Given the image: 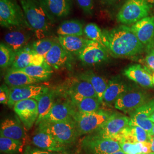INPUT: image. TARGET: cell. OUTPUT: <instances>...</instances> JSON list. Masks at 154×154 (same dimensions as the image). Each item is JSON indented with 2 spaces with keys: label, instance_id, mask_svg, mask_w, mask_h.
I'll return each instance as SVG.
<instances>
[{
  "label": "cell",
  "instance_id": "cell-1",
  "mask_svg": "<svg viewBox=\"0 0 154 154\" xmlns=\"http://www.w3.org/2000/svg\"><path fill=\"white\" fill-rule=\"evenodd\" d=\"M103 35L104 45L114 57H132L142 54L146 50L131 28L126 25L104 30Z\"/></svg>",
  "mask_w": 154,
  "mask_h": 154
},
{
  "label": "cell",
  "instance_id": "cell-2",
  "mask_svg": "<svg viewBox=\"0 0 154 154\" xmlns=\"http://www.w3.org/2000/svg\"><path fill=\"white\" fill-rule=\"evenodd\" d=\"M26 23L39 39L44 38L49 31L52 17L45 9L39 1L20 0Z\"/></svg>",
  "mask_w": 154,
  "mask_h": 154
},
{
  "label": "cell",
  "instance_id": "cell-3",
  "mask_svg": "<svg viewBox=\"0 0 154 154\" xmlns=\"http://www.w3.org/2000/svg\"><path fill=\"white\" fill-rule=\"evenodd\" d=\"M38 130L47 132L60 143L67 146L74 143L79 136L74 120L60 122H41Z\"/></svg>",
  "mask_w": 154,
  "mask_h": 154
},
{
  "label": "cell",
  "instance_id": "cell-4",
  "mask_svg": "<svg viewBox=\"0 0 154 154\" xmlns=\"http://www.w3.org/2000/svg\"><path fill=\"white\" fill-rule=\"evenodd\" d=\"M151 8L149 0H127L117 14V20L125 25L134 24L147 17Z\"/></svg>",
  "mask_w": 154,
  "mask_h": 154
},
{
  "label": "cell",
  "instance_id": "cell-5",
  "mask_svg": "<svg viewBox=\"0 0 154 154\" xmlns=\"http://www.w3.org/2000/svg\"><path fill=\"white\" fill-rule=\"evenodd\" d=\"M114 113L100 110L91 113H80L76 111L73 116V119L79 136L93 134Z\"/></svg>",
  "mask_w": 154,
  "mask_h": 154
},
{
  "label": "cell",
  "instance_id": "cell-6",
  "mask_svg": "<svg viewBox=\"0 0 154 154\" xmlns=\"http://www.w3.org/2000/svg\"><path fill=\"white\" fill-rule=\"evenodd\" d=\"M82 147L86 154H112L122 150L118 141L92 134L83 139Z\"/></svg>",
  "mask_w": 154,
  "mask_h": 154
},
{
  "label": "cell",
  "instance_id": "cell-7",
  "mask_svg": "<svg viewBox=\"0 0 154 154\" xmlns=\"http://www.w3.org/2000/svg\"><path fill=\"white\" fill-rule=\"evenodd\" d=\"M25 22L23 11L16 0H0V24L2 27L18 26Z\"/></svg>",
  "mask_w": 154,
  "mask_h": 154
},
{
  "label": "cell",
  "instance_id": "cell-8",
  "mask_svg": "<svg viewBox=\"0 0 154 154\" xmlns=\"http://www.w3.org/2000/svg\"><path fill=\"white\" fill-rule=\"evenodd\" d=\"M130 119L126 116L114 114L107 121L91 134L100 138L116 140L122 131L130 125Z\"/></svg>",
  "mask_w": 154,
  "mask_h": 154
},
{
  "label": "cell",
  "instance_id": "cell-9",
  "mask_svg": "<svg viewBox=\"0 0 154 154\" xmlns=\"http://www.w3.org/2000/svg\"><path fill=\"white\" fill-rule=\"evenodd\" d=\"M13 109L26 130H30L37 121L38 109L36 99L20 101L13 106Z\"/></svg>",
  "mask_w": 154,
  "mask_h": 154
},
{
  "label": "cell",
  "instance_id": "cell-10",
  "mask_svg": "<svg viewBox=\"0 0 154 154\" xmlns=\"http://www.w3.org/2000/svg\"><path fill=\"white\" fill-rule=\"evenodd\" d=\"M49 88L44 86L30 85L9 88V96L8 105L13 107L16 103L23 100L35 99L37 100Z\"/></svg>",
  "mask_w": 154,
  "mask_h": 154
},
{
  "label": "cell",
  "instance_id": "cell-11",
  "mask_svg": "<svg viewBox=\"0 0 154 154\" xmlns=\"http://www.w3.org/2000/svg\"><path fill=\"white\" fill-rule=\"evenodd\" d=\"M149 100L148 94L143 91H129L116 100L114 107L118 110L131 114Z\"/></svg>",
  "mask_w": 154,
  "mask_h": 154
},
{
  "label": "cell",
  "instance_id": "cell-12",
  "mask_svg": "<svg viewBox=\"0 0 154 154\" xmlns=\"http://www.w3.org/2000/svg\"><path fill=\"white\" fill-rule=\"evenodd\" d=\"M131 29L148 52L154 47V17H146L133 24Z\"/></svg>",
  "mask_w": 154,
  "mask_h": 154
},
{
  "label": "cell",
  "instance_id": "cell-13",
  "mask_svg": "<svg viewBox=\"0 0 154 154\" xmlns=\"http://www.w3.org/2000/svg\"><path fill=\"white\" fill-rule=\"evenodd\" d=\"M109 51L104 46L92 41L78 54L85 65H94L107 60Z\"/></svg>",
  "mask_w": 154,
  "mask_h": 154
},
{
  "label": "cell",
  "instance_id": "cell-14",
  "mask_svg": "<svg viewBox=\"0 0 154 154\" xmlns=\"http://www.w3.org/2000/svg\"><path fill=\"white\" fill-rule=\"evenodd\" d=\"M65 88V94L70 99L72 103L85 98L94 97L98 98L93 87L90 83L80 79H72Z\"/></svg>",
  "mask_w": 154,
  "mask_h": 154
},
{
  "label": "cell",
  "instance_id": "cell-15",
  "mask_svg": "<svg viewBox=\"0 0 154 154\" xmlns=\"http://www.w3.org/2000/svg\"><path fill=\"white\" fill-rule=\"evenodd\" d=\"M154 112V98L150 99L130 115V125L140 127L147 132H150L154 123L149 119Z\"/></svg>",
  "mask_w": 154,
  "mask_h": 154
},
{
  "label": "cell",
  "instance_id": "cell-16",
  "mask_svg": "<svg viewBox=\"0 0 154 154\" xmlns=\"http://www.w3.org/2000/svg\"><path fill=\"white\" fill-rule=\"evenodd\" d=\"M45 62L44 57L37 54L32 46H26L16 52L15 59L11 69L20 70L31 65H42Z\"/></svg>",
  "mask_w": 154,
  "mask_h": 154
},
{
  "label": "cell",
  "instance_id": "cell-17",
  "mask_svg": "<svg viewBox=\"0 0 154 154\" xmlns=\"http://www.w3.org/2000/svg\"><path fill=\"white\" fill-rule=\"evenodd\" d=\"M75 112L70 102H55L49 112L41 122H60L74 120L73 116Z\"/></svg>",
  "mask_w": 154,
  "mask_h": 154
},
{
  "label": "cell",
  "instance_id": "cell-18",
  "mask_svg": "<svg viewBox=\"0 0 154 154\" xmlns=\"http://www.w3.org/2000/svg\"><path fill=\"white\" fill-rule=\"evenodd\" d=\"M123 74L144 88H150L154 86L150 70L145 66L138 64L130 66L124 70Z\"/></svg>",
  "mask_w": 154,
  "mask_h": 154
},
{
  "label": "cell",
  "instance_id": "cell-19",
  "mask_svg": "<svg viewBox=\"0 0 154 154\" xmlns=\"http://www.w3.org/2000/svg\"><path fill=\"white\" fill-rule=\"evenodd\" d=\"M44 58L45 62L52 68L59 69L68 63L70 59V54L61 46L58 41H55Z\"/></svg>",
  "mask_w": 154,
  "mask_h": 154
},
{
  "label": "cell",
  "instance_id": "cell-20",
  "mask_svg": "<svg viewBox=\"0 0 154 154\" xmlns=\"http://www.w3.org/2000/svg\"><path fill=\"white\" fill-rule=\"evenodd\" d=\"M32 143L38 149L50 152H65V146L58 142L55 138L47 132L39 131L32 138Z\"/></svg>",
  "mask_w": 154,
  "mask_h": 154
},
{
  "label": "cell",
  "instance_id": "cell-21",
  "mask_svg": "<svg viewBox=\"0 0 154 154\" xmlns=\"http://www.w3.org/2000/svg\"><path fill=\"white\" fill-rule=\"evenodd\" d=\"M0 136L24 142L26 134L20 122L17 119L11 118L1 123Z\"/></svg>",
  "mask_w": 154,
  "mask_h": 154
},
{
  "label": "cell",
  "instance_id": "cell-22",
  "mask_svg": "<svg viewBox=\"0 0 154 154\" xmlns=\"http://www.w3.org/2000/svg\"><path fill=\"white\" fill-rule=\"evenodd\" d=\"M151 139L149 132L140 127L129 125L122 131L116 139V141L118 142H150Z\"/></svg>",
  "mask_w": 154,
  "mask_h": 154
},
{
  "label": "cell",
  "instance_id": "cell-23",
  "mask_svg": "<svg viewBox=\"0 0 154 154\" xmlns=\"http://www.w3.org/2000/svg\"><path fill=\"white\" fill-rule=\"evenodd\" d=\"M50 16H67L71 10V0H39Z\"/></svg>",
  "mask_w": 154,
  "mask_h": 154
},
{
  "label": "cell",
  "instance_id": "cell-24",
  "mask_svg": "<svg viewBox=\"0 0 154 154\" xmlns=\"http://www.w3.org/2000/svg\"><path fill=\"white\" fill-rule=\"evenodd\" d=\"M130 90L131 88L123 82L118 79L111 80L105 91L103 102L107 105L114 104L117 99Z\"/></svg>",
  "mask_w": 154,
  "mask_h": 154
},
{
  "label": "cell",
  "instance_id": "cell-25",
  "mask_svg": "<svg viewBox=\"0 0 154 154\" xmlns=\"http://www.w3.org/2000/svg\"><path fill=\"white\" fill-rule=\"evenodd\" d=\"M58 41L69 53L78 55L92 41L82 36L59 35Z\"/></svg>",
  "mask_w": 154,
  "mask_h": 154
},
{
  "label": "cell",
  "instance_id": "cell-26",
  "mask_svg": "<svg viewBox=\"0 0 154 154\" xmlns=\"http://www.w3.org/2000/svg\"><path fill=\"white\" fill-rule=\"evenodd\" d=\"M40 82L41 81L20 70L11 69L5 76V82L11 88L35 85Z\"/></svg>",
  "mask_w": 154,
  "mask_h": 154
},
{
  "label": "cell",
  "instance_id": "cell-27",
  "mask_svg": "<svg viewBox=\"0 0 154 154\" xmlns=\"http://www.w3.org/2000/svg\"><path fill=\"white\" fill-rule=\"evenodd\" d=\"M79 79L87 81L92 85L99 101L103 103V95L108 85V83L105 79L90 71L81 74Z\"/></svg>",
  "mask_w": 154,
  "mask_h": 154
},
{
  "label": "cell",
  "instance_id": "cell-28",
  "mask_svg": "<svg viewBox=\"0 0 154 154\" xmlns=\"http://www.w3.org/2000/svg\"><path fill=\"white\" fill-rule=\"evenodd\" d=\"M30 38V35L22 31L15 30L6 34L4 41L6 45L15 52L25 46Z\"/></svg>",
  "mask_w": 154,
  "mask_h": 154
},
{
  "label": "cell",
  "instance_id": "cell-29",
  "mask_svg": "<svg viewBox=\"0 0 154 154\" xmlns=\"http://www.w3.org/2000/svg\"><path fill=\"white\" fill-rule=\"evenodd\" d=\"M55 91L49 90L37 100L38 117L35 123L37 125H38L49 112L50 110L55 103Z\"/></svg>",
  "mask_w": 154,
  "mask_h": 154
},
{
  "label": "cell",
  "instance_id": "cell-30",
  "mask_svg": "<svg viewBox=\"0 0 154 154\" xmlns=\"http://www.w3.org/2000/svg\"><path fill=\"white\" fill-rule=\"evenodd\" d=\"M20 70L40 81L49 80L53 72L52 67L46 62L42 65H31Z\"/></svg>",
  "mask_w": 154,
  "mask_h": 154
},
{
  "label": "cell",
  "instance_id": "cell-31",
  "mask_svg": "<svg viewBox=\"0 0 154 154\" xmlns=\"http://www.w3.org/2000/svg\"><path fill=\"white\" fill-rule=\"evenodd\" d=\"M57 33L61 36H82L84 28L82 22L78 20H69L62 22Z\"/></svg>",
  "mask_w": 154,
  "mask_h": 154
},
{
  "label": "cell",
  "instance_id": "cell-32",
  "mask_svg": "<svg viewBox=\"0 0 154 154\" xmlns=\"http://www.w3.org/2000/svg\"><path fill=\"white\" fill-rule=\"evenodd\" d=\"M122 151L125 154H143L151 152L150 142H119Z\"/></svg>",
  "mask_w": 154,
  "mask_h": 154
},
{
  "label": "cell",
  "instance_id": "cell-33",
  "mask_svg": "<svg viewBox=\"0 0 154 154\" xmlns=\"http://www.w3.org/2000/svg\"><path fill=\"white\" fill-rule=\"evenodd\" d=\"M77 112L80 113H91L99 110L100 102L97 98H85L72 103Z\"/></svg>",
  "mask_w": 154,
  "mask_h": 154
},
{
  "label": "cell",
  "instance_id": "cell-34",
  "mask_svg": "<svg viewBox=\"0 0 154 154\" xmlns=\"http://www.w3.org/2000/svg\"><path fill=\"white\" fill-rule=\"evenodd\" d=\"M24 142L0 136V150L5 154H17L22 151Z\"/></svg>",
  "mask_w": 154,
  "mask_h": 154
},
{
  "label": "cell",
  "instance_id": "cell-35",
  "mask_svg": "<svg viewBox=\"0 0 154 154\" xmlns=\"http://www.w3.org/2000/svg\"><path fill=\"white\" fill-rule=\"evenodd\" d=\"M16 57V52L4 43L0 44V66L4 69L11 66Z\"/></svg>",
  "mask_w": 154,
  "mask_h": 154
},
{
  "label": "cell",
  "instance_id": "cell-36",
  "mask_svg": "<svg viewBox=\"0 0 154 154\" xmlns=\"http://www.w3.org/2000/svg\"><path fill=\"white\" fill-rule=\"evenodd\" d=\"M84 34L89 39L98 42L105 46L103 31L97 24L90 23L86 25L84 28Z\"/></svg>",
  "mask_w": 154,
  "mask_h": 154
},
{
  "label": "cell",
  "instance_id": "cell-37",
  "mask_svg": "<svg viewBox=\"0 0 154 154\" xmlns=\"http://www.w3.org/2000/svg\"><path fill=\"white\" fill-rule=\"evenodd\" d=\"M55 42V41L51 39H39L38 41L34 42L31 46L33 50L37 54L45 57L51 49Z\"/></svg>",
  "mask_w": 154,
  "mask_h": 154
},
{
  "label": "cell",
  "instance_id": "cell-38",
  "mask_svg": "<svg viewBox=\"0 0 154 154\" xmlns=\"http://www.w3.org/2000/svg\"><path fill=\"white\" fill-rule=\"evenodd\" d=\"M77 3L86 14H91L93 9V0H77Z\"/></svg>",
  "mask_w": 154,
  "mask_h": 154
},
{
  "label": "cell",
  "instance_id": "cell-39",
  "mask_svg": "<svg viewBox=\"0 0 154 154\" xmlns=\"http://www.w3.org/2000/svg\"><path fill=\"white\" fill-rule=\"evenodd\" d=\"M144 62L146 65L145 67L149 70L154 72V53L152 51H149L148 54L144 59Z\"/></svg>",
  "mask_w": 154,
  "mask_h": 154
},
{
  "label": "cell",
  "instance_id": "cell-40",
  "mask_svg": "<svg viewBox=\"0 0 154 154\" xmlns=\"http://www.w3.org/2000/svg\"><path fill=\"white\" fill-rule=\"evenodd\" d=\"M9 96V88H7V87L5 85L2 86L1 87V91H0L1 103L8 105Z\"/></svg>",
  "mask_w": 154,
  "mask_h": 154
},
{
  "label": "cell",
  "instance_id": "cell-41",
  "mask_svg": "<svg viewBox=\"0 0 154 154\" xmlns=\"http://www.w3.org/2000/svg\"><path fill=\"white\" fill-rule=\"evenodd\" d=\"M30 154H55L52 153L51 152L45 151L40 149H31Z\"/></svg>",
  "mask_w": 154,
  "mask_h": 154
},
{
  "label": "cell",
  "instance_id": "cell-42",
  "mask_svg": "<svg viewBox=\"0 0 154 154\" xmlns=\"http://www.w3.org/2000/svg\"><path fill=\"white\" fill-rule=\"evenodd\" d=\"M150 142L151 144V152H154V137H151Z\"/></svg>",
  "mask_w": 154,
  "mask_h": 154
},
{
  "label": "cell",
  "instance_id": "cell-43",
  "mask_svg": "<svg viewBox=\"0 0 154 154\" xmlns=\"http://www.w3.org/2000/svg\"><path fill=\"white\" fill-rule=\"evenodd\" d=\"M105 2L109 4H112L114 3H116V2L119 1V0H103Z\"/></svg>",
  "mask_w": 154,
  "mask_h": 154
},
{
  "label": "cell",
  "instance_id": "cell-44",
  "mask_svg": "<svg viewBox=\"0 0 154 154\" xmlns=\"http://www.w3.org/2000/svg\"><path fill=\"white\" fill-rule=\"evenodd\" d=\"M149 135L151 136V137H154V125L153 127H152V129H151V131L149 132Z\"/></svg>",
  "mask_w": 154,
  "mask_h": 154
},
{
  "label": "cell",
  "instance_id": "cell-45",
  "mask_svg": "<svg viewBox=\"0 0 154 154\" xmlns=\"http://www.w3.org/2000/svg\"><path fill=\"white\" fill-rule=\"evenodd\" d=\"M30 150H31L30 148L29 147H28L26 149L25 152L23 154H30Z\"/></svg>",
  "mask_w": 154,
  "mask_h": 154
},
{
  "label": "cell",
  "instance_id": "cell-46",
  "mask_svg": "<svg viewBox=\"0 0 154 154\" xmlns=\"http://www.w3.org/2000/svg\"><path fill=\"white\" fill-rule=\"evenodd\" d=\"M149 119L152 122H153L154 123V113L151 115V116H150V118H149Z\"/></svg>",
  "mask_w": 154,
  "mask_h": 154
},
{
  "label": "cell",
  "instance_id": "cell-47",
  "mask_svg": "<svg viewBox=\"0 0 154 154\" xmlns=\"http://www.w3.org/2000/svg\"><path fill=\"white\" fill-rule=\"evenodd\" d=\"M125 154L122 150H120V151H117V152H116L115 153H114V154Z\"/></svg>",
  "mask_w": 154,
  "mask_h": 154
},
{
  "label": "cell",
  "instance_id": "cell-48",
  "mask_svg": "<svg viewBox=\"0 0 154 154\" xmlns=\"http://www.w3.org/2000/svg\"><path fill=\"white\" fill-rule=\"evenodd\" d=\"M149 2L151 4H154V0H149Z\"/></svg>",
  "mask_w": 154,
  "mask_h": 154
},
{
  "label": "cell",
  "instance_id": "cell-49",
  "mask_svg": "<svg viewBox=\"0 0 154 154\" xmlns=\"http://www.w3.org/2000/svg\"><path fill=\"white\" fill-rule=\"evenodd\" d=\"M152 82H153V85H154V72L152 74Z\"/></svg>",
  "mask_w": 154,
  "mask_h": 154
},
{
  "label": "cell",
  "instance_id": "cell-50",
  "mask_svg": "<svg viewBox=\"0 0 154 154\" xmlns=\"http://www.w3.org/2000/svg\"><path fill=\"white\" fill-rule=\"evenodd\" d=\"M151 51H152V52L154 53V47L152 48V49L151 50Z\"/></svg>",
  "mask_w": 154,
  "mask_h": 154
},
{
  "label": "cell",
  "instance_id": "cell-51",
  "mask_svg": "<svg viewBox=\"0 0 154 154\" xmlns=\"http://www.w3.org/2000/svg\"><path fill=\"white\" fill-rule=\"evenodd\" d=\"M60 154H69V153H67V152H63V153H61Z\"/></svg>",
  "mask_w": 154,
  "mask_h": 154
},
{
  "label": "cell",
  "instance_id": "cell-52",
  "mask_svg": "<svg viewBox=\"0 0 154 154\" xmlns=\"http://www.w3.org/2000/svg\"><path fill=\"white\" fill-rule=\"evenodd\" d=\"M154 154V152H150V153H148V154Z\"/></svg>",
  "mask_w": 154,
  "mask_h": 154
}]
</instances>
